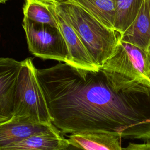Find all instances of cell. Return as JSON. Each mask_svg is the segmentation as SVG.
I'll list each match as a JSON object with an SVG mask.
<instances>
[{
	"label": "cell",
	"instance_id": "6da1fadb",
	"mask_svg": "<svg viewBox=\"0 0 150 150\" xmlns=\"http://www.w3.org/2000/svg\"><path fill=\"white\" fill-rule=\"evenodd\" d=\"M53 2L56 12L76 31L94 64L101 67L114 52L121 33L105 26L74 2Z\"/></svg>",
	"mask_w": 150,
	"mask_h": 150
},
{
	"label": "cell",
	"instance_id": "7a4b0ae2",
	"mask_svg": "<svg viewBox=\"0 0 150 150\" xmlns=\"http://www.w3.org/2000/svg\"><path fill=\"white\" fill-rule=\"evenodd\" d=\"M16 87L13 118L46 125H53L43 89L32 59L22 61Z\"/></svg>",
	"mask_w": 150,
	"mask_h": 150
},
{
	"label": "cell",
	"instance_id": "3957f363",
	"mask_svg": "<svg viewBox=\"0 0 150 150\" xmlns=\"http://www.w3.org/2000/svg\"><path fill=\"white\" fill-rule=\"evenodd\" d=\"M22 26L29 50L33 55L42 59L68 63V49L59 27L33 22L25 17H23Z\"/></svg>",
	"mask_w": 150,
	"mask_h": 150
},
{
	"label": "cell",
	"instance_id": "277c9868",
	"mask_svg": "<svg viewBox=\"0 0 150 150\" xmlns=\"http://www.w3.org/2000/svg\"><path fill=\"white\" fill-rule=\"evenodd\" d=\"M150 85V52L119 41L111 56L100 67Z\"/></svg>",
	"mask_w": 150,
	"mask_h": 150
},
{
	"label": "cell",
	"instance_id": "5b68a950",
	"mask_svg": "<svg viewBox=\"0 0 150 150\" xmlns=\"http://www.w3.org/2000/svg\"><path fill=\"white\" fill-rule=\"evenodd\" d=\"M22 62L0 57V123L13 115L17 80Z\"/></svg>",
	"mask_w": 150,
	"mask_h": 150
},
{
	"label": "cell",
	"instance_id": "8992f818",
	"mask_svg": "<svg viewBox=\"0 0 150 150\" xmlns=\"http://www.w3.org/2000/svg\"><path fill=\"white\" fill-rule=\"evenodd\" d=\"M56 13L58 26L64 39L69 54L67 64L86 70H98L99 67L94 64L76 31L66 21L56 12Z\"/></svg>",
	"mask_w": 150,
	"mask_h": 150
},
{
	"label": "cell",
	"instance_id": "52a82bcc",
	"mask_svg": "<svg viewBox=\"0 0 150 150\" xmlns=\"http://www.w3.org/2000/svg\"><path fill=\"white\" fill-rule=\"evenodd\" d=\"M61 134L54 125L46 131L8 145L1 150H66L69 142Z\"/></svg>",
	"mask_w": 150,
	"mask_h": 150
},
{
	"label": "cell",
	"instance_id": "ba28073f",
	"mask_svg": "<svg viewBox=\"0 0 150 150\" xmlns=\"http://www.w3.org/2000/svg\"><path fill=\"white\" fill-rule=\"evenodd\" d=\"M120 40L150 52V10L148 0H143L135 18L121 34Z\"/></svg>",
	"mask_w": 150,
	"mask_h": 150
},
{
	"label": "cell",
	"instance_id": "9c48e42d",
	"mask_svg": "<svg viewBox=\"0 0 150 150\" xmlns=\"http://www.w3.org/2000/svg\"><path fill=\"white\" fill-rule=\"evenodd\" d=\"M54 125H46L12 117L0 123V149L21 141L35 134L46 131Z\"/></svg>",
	"mask_w": 150,
	"mask_h": 150
},
{
	"label": "cell",
	"instance_id": "30bf717a",
	"mask_svg": "<svg viewBox=\"0 0 150 150\" xmlns=\"http://www.w3.org/2000/svg\"><path fill=\"white\" fill-rule=\"evenodd\" d=\"M121 137L103 132H88L69 135V143L81 150H121Z\"/></svg>",
	"mask_w": 150,
	"mask_h": 150
},
{
	"label": "cell",
	"instance_id": "8fae6325",
	"mask_svg": "<svg viewBox=\"0 0 150 150\" xmlns=\"http://www.w3.org/2000/svg\"><path fill=\"white\" fill-rule=\"evenodd\" d=\"M23 12L33 22L59 27L53 0H25Z\"/></svg>",
	"mask_w": 150,
	"mask_h": 150
},
{
	"label": "cell",
	"instance_id": "7c38bea8",
	"mask_svg": "<svg viewBox=\"0 0 150 150\" xmlns=\"http://www.w3.org/2000/svg\"><path fill=\"white\" fill-rule=\"evenodd\" d=\"M79 5L105 26L114 29L117 0H71Z\"/></svg>",
	"mask_w": 150,
	"mask_h": 150
},
{
	"label": "cell",
	"instance_id": "4fadbf2b",
	"mask_svg": "<svg viewBox=\"0 0 150 150\" xmlns=\"http://www.w3.org/2000/svg\"><path fill=\"white\" fill-rule=\"evenodd\" d=\"M143 0H117L114 29L121 35L135 18Z\"/></svg>",
	"mask_w": 150,
	"mask_h": 150
},
{
	"label": "cell",
	"instance_id": "5bb4252c",
	"mask_svg": "<svg viewBox=\"0 0 150 150\" xmlns=\"http://www.w3.org/2000/svg\"><path fill=\"white\" fill-rule=\"evenodd\" d=\"M121 150H150V142L144 144L129 143L127 146L122 148Z\"/></svg>",
	"mask_w": 150,
	"mask_h": 150
},
{
	"label": "cell",
	"instance_id": "9a60e30c",
	"mask_svg": "<svg viewBox=\"0 0 150 150\" xmlns=\"http://www.w3.org/2000/svg\"><path fill=\"white\" fill-rule=\"evenodd\" d=\"M66 150H81V149H79L78 147L74 146V145L68 142V144L67 145L66 148Z\"/></svg>",
	"mask_w": 150,
	"mask_h": 150
},
{
	"label": "cell",
	"instance_id": "2e32d148",
	"mask_svg": "<svg viewBox=\"0 0 150 150\" xmlns=\"http://www.w3.org/2000/svg\"><path fill=\"white\" fill-rule=\"evenodd\" d=\"M55 1H57V2H63V1H70L71 0H54Z\"/></svg>",
	"mask_w": 150,
	"mask_h": 150
},
{
	"label": "cell",
	"instance_id": "e0dca14e",
	"mask_svg": "<svg viewBox=\"0 0 150 150\" xmlns=\"http://www.w3.org/2000/svg\"><path fill=\"white\" fill-rule=\"evenodd\" d=\"M8 0H0V4H4Z\"/></svg>",
	"mask_w": 150,
	"mask_h": 150
},
{
	"label": "cell",
	"instance_id": "ac0fdd59",
	"mask_svg": "<svg viewBox=\"0 0 150 150\" xmlns=\"http://www.w3.org/2000/svg\"><path fill=\"white\" fill-rule=\"evenodd\" d=\"M148 2L149 7V10H150V0H148Z\"/></svg>",
	"mask_w": 150,
	"mask_h": 150
},
{
	"label": "cell",
	"instance_id": "d6986e66",
	"mask_svg": "<svg viewBox=\"0 0 150 150\" xmlns=\"http://www.w3.org/2000/svg\"><path fill=\"white\" fill-rule=\"evenodd\" d=\"M0 150H1V149H0Z\"/></svg>",
	"mask_w": 150,
	"mask_h": 150
}]
</instances>
